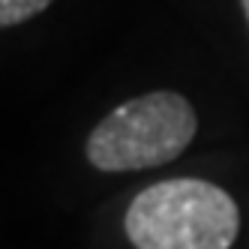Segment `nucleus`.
Returning a JSON list of instances; mask_svg holds the SVG:
<instances>
[{
  "mask_svg": "<svg viewBox=\"0 0 249 249\" xmlns=\"http://www.w3.org/2000/svg\"><path fill=\"white\" fill-rule=\"evenodd\" d=\"M123 228L135 249H231L240 210L216 183L171 177L135 195Z\"/></svg>",
  "mask_w": 249,
  "mask_h": 249,
  "instance_id": "1",
  "label": "nucleus"
},
{
  "mask_svg": "<svg viewBox=\"0 0 249 249\" xmlns=\"http://www.w3.org/2000/svg\"><path fill=\"white\" fill-rule=\"evenodd\" d=\"M198 132V117L186 96L153 90L102 117L87 135V159L99 171H144L168 165Z\"/></svg>",
  "mask_w": 249,
  "mask_h": 249,
  "instance_id": "2",
  "label": "nucleus"
},
{
  "mask_svg": "<svg viewBox=\"0 0 249 249\" xmlns=\"http://www.w3.org/2000/svg\"><path fill=\"white\" fill-rule=\"evenodd\" d=\"M51 6V0H0V24L15 27Z\"/></svg>",
  "mask_w": 249,
  "mask_h": 249,
  "instance_id": "3",
  "label": "nucleus"
},
{
  "mask_svg": "<svg viewBox=\"0 0 249 249\" xmlns=\"http://www.w3.org/2000/svg\"><path fill=\"white\" fill-rule=\"evenodd\" d=\"M240 6H243V15H246V24H249V0H240Z\"/></svg>",
  "mask_w": 249,
  "mask_h": 249,
  "instance_id": "4",
  "label": "nucleus"
}]
</instances>
